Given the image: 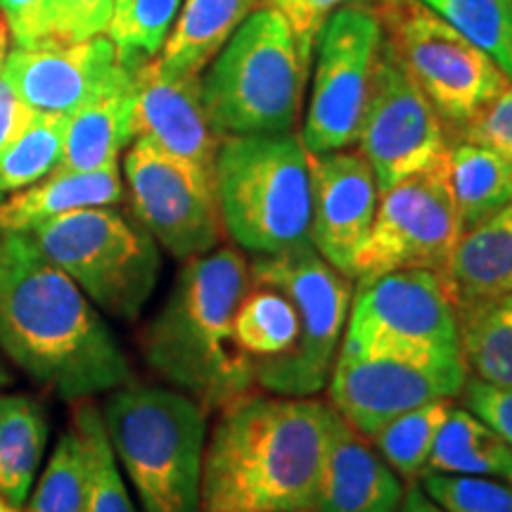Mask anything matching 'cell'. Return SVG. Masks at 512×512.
<instances>
[{
	"label": "cell",
	"mask_w": 512,
	"mask_h": 512,
	"mask_svg": "<svg viewBox=\"0 0 512 512\" xmlns=\"http://www.w3.org/2000/svg\"><path fill=\"white\" fill-rule=\"evenodd\" d=\"M131 86L133 79L69 114L60 169L93 171L119 164L121 150L133 143Z\"/></svg>",
	"instance_id": "cb8c5ba5"
},
{
	"label": "cell",
	"mask_w": 512,
	"mask_h": 512,
	"mask_svg": "<svg viewBox=\"0 0 512 512\" xmlns=\"http://www.w3.org/2000/svg\"><path fill=\"white\" fill-rule=\"evenodd\" d=\"M463 233L444 157L434 169L380 192L373 228L356 256L354 283L406 268L444 275Z\"/></svg>",
	"instance_id": "7c38bea8"
},
{
	"label": "cell",
	"mask_w": 512,
	"mask_h": 512,
	"mask_svg": "<svg viewBox=\"0 0 512 512\" xmlns=\"http://www.w3.org/2000/svg\"><path fill=\"white\" fill-rule=\"evenodd\" d=\"M446 174L465 230L512 202V162L489 147L451 140Z\"/></svg>",
	"instance_id": "d4e9b609"
},
{
	"label": "cell",
	"mask_w": 512,
	"mask_h": 512,
	"mask_svg": "<svg viewBox=\"0 0 512 512\" xmlns=\"http://www.w3.org/2000/svg\"><path fill=\"white\" fill-rule=\"evenodd\" d=\"M133 140L143 138L169 155L214 171L221 136L211 126L202 98V76H178L155 60L133 74Z\"/></svg>",
	"instance_id": "ac0fdd59"
},
{
	"label": "cell",
	"mask_w": 512,
	"mask_h": 512,
	"mask_svg": "<svg viewBox=\"0 0 512 512\" xmlns=\"http://www.w3.org/2000/svg\"><path fill=\"white\" fill-rule=\"evenodd\" d=\"M510 484H512V482H510Z\"/></svg>",
	"instance_id": "681fc988"
},
{
	"label": "cell",
	"mask_w": 512,
	"mask_h": 512,
	"mask_svg": "<svg viewBox=\"0 0 512 512\" xmlns=\"http://www.w3.org/2000/svg\"><path fill=\"white\" fill-rule=\"evenodd\" d=\"M311 55L273 8L254 10L228 38L202 79V98L219 136L290 133L302 110Z\"/></svg>",
	"instance_id": "8992f818"
},
{
	"label": "cell",
	"mask_w": 512,
	"mask_h": 512,
	"mask_svg": "<svg viewBox=\"0 0 512 512\" xmlns=\"http://www.w3.org/2000/svg\"><path fill=\"white\" fill-rule=\"evenodd\" d=\"M100 413L143 512H202L209 413L200 403L133 380L107 394Z\"/></svg>",
	"instance_id": "277c9868"
},
{
	"label": "cell",
	"mask_w": 512,
	"mask_h": 512,
	"mask_svg": "<svg viewBox=\"0 0 512 512\" xmlns=\"http://www.w3.org/2000/svg\"><path fill=\"white\" fill-rule=\"evenodd\" d=\"M3 60H5V57H3ZM3 60H0V72H3Z\"/></svg>",
	"instance_id": "c3c4849f"
},
{
	"label": "cell",
	"mask_w": 512,
	"mask_h": 512,
	"mask_svg": "<svg viewBox=\"0 0 512 512\" xmlns=\"http://www.w3.org/2000/svg\"><path fill=\"white\" fill-rule=\"evenodd\" d=\"M64 124L67 117L60 114H34L0 155V188L10 195L55 174L64 155Z\"/></svg>",
	"instance_id": "4dcf8cb0"
},
{
	"label": "cell",
	"mask_w": 512,
	"mask_h": 512,
	"mask_svg": "<svg viewBox=\"0 0 512 512\" xmlns=\"http://www.w3.org/2000/svg\"><path fill=\"white\" fill-rule=\"evenodd\" d=\"M309 242L337 271L354 280L356 256L373 228L380 188L361 152L332 150L313 155Z\"/></svg>",
	"instance_id": "e0dca14e"
},
{
	"label": "cell",
	"mask_w": 512,
	"mask_h": 512,
	"mask_svg": "<svg viewBox=\"0 0 512 512\" xmlns=\"http://www.w3.org/2000/svg\"><path fill=\"white\" fill-rule=\"evenodd\" d=\"M444 280L456 306L512 292V202L465 230Z\"/></svg>",
	"instance_id": "44dd1931"
},
{
	"label": "cell",
	"mask_w": 512,
	"mask_h": 512,
	"mask_svg": "<svg viewBox=\"0 0 512 512\" xmlns=\"http://www.w3.org/2000/svg\"><path fill=\"white\" fill-rule=\"evenodd\" d=\"M3 79L31 112L69 117L100 95L126 86L133 69L119 62L105 34L83 41L41 38L5 53Z\"/></svg>",
	"instance_id": "9a60e30c"
},
{
	"label": "cell",
	"mask_w": 512,
	"mask_h": 512,
	"mask_svg": "<svg viewBox=\"0 0 512 512\" xmlns=\"http://www.w3.org/2000/svg\"><path fill=\"white\" fill-rule=\"evenodd\" d=\"M0 12L15 46H31L48 38V0H0Z\"/></svg>",
	"instance_id": "ab89813d"
},
{
	"label": "cell",
	"mask_w": 512,
	"mask_h": 512,
	"mask_svg": "<svg viewBox=\"0 0 512 512\" xmlns=\"http://www.w3.org/2000/svg\"><path fill=\"white\" fill-rule=\"evenodd\" d=\"M8 46H10V29H8V22H5L3 12H0V60H3L5 53H8Z\"/></svg>",
	"instance_id": "7bdbcfd3"
},
{
	"label": "cell",
	"mask_w": 512,
	"mask_h": 512,
	"mask_svg": "<svg viewBox=\"0 0 512 512\" xmlns=\"http://www.w3.org/2000/svg\"><path fill=\"white\" fill-rule=\"evenodd\" d=\"M384 41L446 128L460 131L503 91L510 76L420 0H377Z\"/></svg>",
	"instance_id": "30bf717a"
},
{
	"label": "cell",
	"mask_w": 512,
	"mask_h": 512,
	"mask_svg": "<svg viewBox=\"0 0 512 512\" xmlns=\"http://www.w3.org/2000/svg\"><path fill=\"white\" fill-rule=\"evenodd\" d=\"M114 0H48V38L83 41L105 34Z\"/></svg>",
	"instance_id": "d590c367"
},
{
	"label": "cell",
	"mask_w": 512,
	"mask_h": 512,
	"mask_svg": "<svg viewBox=\"0 0 512 512\" xmlns=\"http://www.w3.org/2000/svg\"><path fill=\"white\" fill-rule=\"evenodd\" d=\"M368 3L370 0H268V8H273L290 24L299 46L306 55L313 57V46H316L320 29L337 10Z\"/></svg>",
	"instance_id": "74e56055"
},
{
	"label": "cell",
	"mask_w": 512,
	"mask_h": 512,
	"mask_svg": "<svg viewBox=\"0 0 512 512\" xmlns=\"http://www.w3.org/2000/svg\"><path fill=\"white\" fill-rule=\"evenodd\" d=\"M5 197H8V192H5L3 188H0V202H3V200H5Z\"/></svg>",
	"instance_id": "bcb514c9"
},
{
	"label": "cell",
	"mask_w": 512,
	"mask_h": 512,
	"mask_svg": "<svg viewBox=\"0 0 512 512\" xmlns=\"http://www.w3.org/2000/svg\"><path fill=\"white\" fill-rule=\"evenodd\" d=\"M382 38L380 19L368 5L337 10L320 29L313 46L316 69L302 131L306 150L313 155L356 145Z\"/></svg>",
	"instance_id": "4fadbf2b"
},
{
	"label": "cell",
	"mask_w": 512,
	"mask_h": 512,
	"mask_svg": "<svg viewBox=\"0 0 512 512\" xmlns=\"http://www.w3.org/2000/svg\"><path fill=\"white\" fill-rule=\"evenodd\" d=\"M420 486L448 512H512V484L496 477L427 472Z\"/></svg>",
	"instance_id": "e575fe53"
},
{
	"label": "cell",
	"mask_w": 512,
	"mask_h": 512,
	"mask_svg": "<svg viewBox=\"0 0 512 512\" xmlns=\"http://www.w3.org/2000/svg\"><path fill=\"white\" fill-rule=\"evenodd\" d=\"M453 403L456 399L422 403L387 422L380 432L370 437V444L384 458V463L406 484L420 482V477L427 472L434 444Z\"/></svg>",
	"instance_id": "f1b7e54d"
},
{
	"label": "cell",
	"mask_w": 512,
	"mask_h": 512,
	"mask_svg": "<svg viewBox=\"0 0 512 512\" xmlns=\"http://www.w3.org/2000/svg\"><path fill=\"white\" fill-rule=\"evenodd\" d=\"M252 287L240 247L219 245L183 261L162 309L145 325L147 368L207 413L254 392V363L235 342V313Z\"/></svg>",
	"instance_id": "3957f363"
},
{
	"label": "cell",
	"mask_w": 512,
	"mask_h": 512,
	"mask_svg": "<svg viewBox=\"0 0 512 512\" xmlns=\"http://www.w3.org/2000/svg\"><path fill=\"white\" fill-rule=\"evenodd\" d=\"M396 512H448L441 508L439 503H434L430 496L425 494L420 482L406 484V491H403V501Z\"/></svg>",
	"instance_id": "b9f144b4"
},
{
	"label": "cell",
	"mask_w": 512,
	"mask_h": 512,
	"mask_svg": "<svg viewBox=\"0 0 512 512\" xmlns=\"http://www.w3.org/2000/svg\"><path fill=\"white\" fill-rule=\"evenodd\" d=\"M512 79V0H420Z\"/></svg>",
	"instance_id": "d6a6232c"
},
{
	"label": "cell",
	"mask_w": 512,
	"mask_h": 512,
	"mask_svg": "<svg viewBox=\"0 0 512 512\" xmlns=\"http://www.w3.org/2000/svg\"><path fill=\"white\" fill-rule=\"evenodd\" d=\"M465 377V368H434L339 349L328 377L330 406L370 439L387 422L422 403L458 399Z\"/></svg>",
	"instance_id": "2e32d148"
},
{
	"label": "cell",
	"mask_w": 512,
	"mask_h": 512,
	"mask_svg": "<svg viewBox=\"0 0 512 512\" xmlns=\"http://www.w3.org/2000/svg\"><path fill=\"white\" fill-rule=\"evenodd\" d=\"M27 235L105 316L136 320L157 290L162 273L157 240L117 209L69 211Z\"/></svg>",
	"instance_id": "52a82bcc"
},
{
	"label": "cell",
	"mask_w": 512,
	"mask_h": 512,
	"mask_svg": "<svg viewBox=\"0 0 512 512\" xmlns=\"http://www.w3.org/2000/svg\"><path fill=\"white\" fill-rule=\"evenodd\" d=\"M427 472L512 482V446L505 444L475 413L453 403L434 444Z\"/></svg>",
	"instance_id": "484cf974"
},
{
	"label": "cell",
	"mask_w": 512,
	"mask_h": 512,
	"mask_svg": "<svg viewBox=\"0 0 512 512\" xmlns=\"http://www.w3.org/2000/svg\"><path fill=\"white\" fill-rule=\"evenodd\" d=\"M216 413L202 512H313L335 408L313 396L249 392Z\"/></svg>",
	"instance_id": "7a4b0ae2"
},
{
	"label": "cell",
	"mask_w": 512,
	"mask_h": 512,
	"mask_svg": "<svg viewBox=\"0 0 512 512\" xmlns=\"http://www.w3.org/2000/svg\"><path fill=\"white\" fill-rule=\"evenodd\" d=\"M72 425L81 434L88 463L86 512H136L126 479L107 439L105 422L98 406L79 401Z\"/></svg>",
	"instance_id": "1f68e13d"
},
{
	"label": "cell",
	"mask_w": 512,
	"mask_h": 512,
	"mask_svg": "<svg viewBox=\"0 0 512 512\" xmlns=\"http://www.w3.org/2000/svg\"><path fill=\"white\" fill-rule=\"evenodd\" d=\"M235 313V342L254 366L283 358L299 337L294 304L278 287L252 283Z\"/></svg>",
	"instance_id": "83f0119b"
},
{
	"label": "cell",
	"mask_w": 512,
	"mask_h": 512,
	"mask_svg": "<svg viewBox=\"0 0 512 512\" xmlns=\"http://www.w3.org/2000/svg\"><path fill=\"white\" fill-rule=\"evenodd\" d=\"M406 482L335 411L313 512H396Z\"/></svg>",
	"instance_id": "d6986e66"
},
{
	"label": "cell",
	"mask_w": 512,
	"mask_h": 512,
	"mask_svg": "<svg viewBox=\"0 0 512 512\" xmlns=\"http://www.w3.org/2000/svg\"><path fill=\"white\" fill-rule=\"evenodd\" d=\"M0 356L62 401L133 382L107 320L27 233L0 235Z\"/></svg>",
	"instance_id": "6da1fadb"
},
{
	"label": "cell",
	"mask_w": 512,
	"mask_h": 512,
	"mask_svg": "<svg viewBox=\"0 0 512 512\" xmlns=\"http://www.w3.org/2000/svg\"><path fill=\"white\" fill-rule=\"evenodd\" d=\"M252 283L278 287L299 316L297 344L283 358L254 366L256 387L268 394L316 396L328 384L344 328L354 283L309 245L273 256H252Z\"/></svg>",
	"instance_id": "9c48e42d"
},
{
	"label": "cell",
	"mask_w": 512,
	"mask_h": 512,
	"mask_svg": "<svg viewBox=\"0 0 512 512\" xmlns=\"http://www.w3.org/2000/svg\"><path fill=\"white\" fill-rule=\"evenodd\" d=\"M124 200V176L119 164L93 171L57 169L29 188L10 192L0 202V235L29 233L41 223L69 211L114 207Z\"/></svg>",
	"instance_id": "ffe728a7"
},
{
	"label": "cell",
	"mask_w": 512,
	"mask_h": 512,
	"mask_svg": "<svg viewBox=\"0 0 512 512\" xmlns=\"http://www.w3.org/2000/svg\"><path fill=\"white\" fill-rule=\"evenodd\" d=\"M339 349L434 368H465L458 306L444 275L406 268L356 280Z\"/></svg>",
	"instance_id": "ba28073f"
},
{
	"label": "cell",
	"mask_w": 512,
	"mask_h": 512,
	"mask_svg": "<svg viewBox=\"0 0 512 512\" xmlns=\"http://www.w3.org/2000/svg\"><path fill=\"white\" fill-rule=\"evenodd\" d=\"M458 328L467 375L512 387V292L458 306Z\"/></svg>",
	"instance_id": "4316f807"
},
{
	"label": "cell",
	"mask_w": 512,
	"mask_h": 512,
	"mask_svg": "<svg viewBox=\"0 0 512 512\" xmlns=\"http://www.w3.org/2000/svg\"><path fill=\"white\" fill-rule=\"evenodd\" d=\"M458 138L489 147L512 162V79L475 119L460 128Z\"/></svg>",
	"instance_id": "8d00e7d4"
},
{
	"label": "cell",
	"mask_w": 512,
	"mask_h": 512,
	"mask_svg": "<svg viewBox=\"0 0 512 512\" xmlns=\"http://www.w3.org/2000/svg\"><path fill=\"white\" fill-rule=\"evenodd\" d=\"M3 512H19V508H12V505H5Z\"/></svg>",
	"instance_id": "f6af8a7d"
},
{
	"label": "cell",
	"mask_w": 512,
	"mask_h": 512,
	"mask_svg": "<svg viewBox=\"0 0 512 512\" xmlns=\"http://www.w3.org/2000/svg\"><path fill=\"white\" fill-rule=\"evenodd\" d=\"M124 181L133 219L174 259L188 261L221 245L214 171L136 138L124 157Z\"/></svg>",
	"instance_id": "8fae6325"
},
{
	"label": "cell",
	"mask_w": 512,
	"mask_h": 512,
	"mask_svg": "<svg viewBox=\"0 0 512 512\" xmlns=\"http://www.w3.org/2000/svg\"><path fill=\"white\" fill-rule=\"evenodd\" d=\"M5 505H8V503H5V501H3V498H0V512H3V508H5Z\"/></svg>",
	"instance_id": "7dc6e473"
},
{
	"label": "cell",
	"mask_w": 512,
	"mask_h": 512,
	"mask_svg": "<svg viewBox=\"0 0 512 512\" xmlns=\"http://www.w3.org/2000/svg\"><path fill=\"white\" fill-rule=\"evenodd\" d=\"M88 463L81 434L72 425L64 430L50 453L46 470L29 494L27 512H86Z\"/></svg>",
	"instance_id": "836d02e7"
},
{
	"label": "cell",
	"mask_w": 512,
	"mask_h": 512,
	"mask_svg": "<svg viewBox=\"0 0 512 512\" xmlns=\"http://www.w3.org/2000/svg\"><path fill=\"white\" fill-rule=\"evenodd\" d=\"M48 434L50 422L41 401L29 394L0 392V498L12 508L29 501Z\"/></svg>",
	"instance_id": "603a6c76"
},
{
	"label": "cell",
	"mask_w": 512,
	"mask_h": 512,
	"mask_svg": "<svg viewBox=\"0 0 512 512\" xmlns=\"http://www.w3.org/2000/svg\"><path fill=\"white\" fill-rule=\"evenodd\" d=\"M448 143L444 121L382 38L356 140L358 152L373 166L377 188L384 192L403 178L434 169L444 162Z\"/></svg>",
	"instance_id": "5bb4252c"
},
{
	"label": "cell",
	"mask_w": 512,
	"mask_h": 512,
	"mask_svg": "<svg viewBox=\"0 0 512 512\" xmlns=\"http://www.w3.org/2000/svg\"><path fill=\"white\" fill-rule=\"evenodd\" d=\"M183 0H114L105 36L117 50L119 62L136 72L162 53L174 29Z\"/></svg>",
	"instance_id": "f546056e"
},
{
	"label": "cell",
	"mask_w": 512,
	"mask_h": 512,
	"mask_svg": "<svg viewBox=\"0 0 512 512\" xmlns=\"http://www.w3.org/2000/svg\"><path fill=\"white\" fill-rule=\"evenodd\" d=\"M10 382H12V375H10V370L5 368L3 358H0V389H3V387H8Z\"/></svg>",
	"instance_id": "ee69618b"
},
{
	"label": "cell",
	"mask_w": 512,
	"mask_h": 512,
	"mask_svg": "<svg viewBox=\"0 0 512 512\" xmlns=\"http://www.w3.org/2000/svg\"><path fill=\"white\" fill-rule=\"evenodd\" d=\"M259 5L261 0H183L157 57L162 69L178 76H202L204 67Z\"/></svg>",
	"instance_id": "7402d4cb"
},
{
	"label": "cell",
	"mask_w": 512,
	"mask_h": 512,
	"mask_svg": "<svg viewBox=\"0 0 512 512\" xmlns=\"http://www.w3.org/2000/svg\"><path fill=\"white\" fill-rule=\"evenodd\" d=\"M36 112H31L22 100L17 98L15 91L10 88V83L3 79L0 72V155L12 145L19 133L24 131V126L29 124L31 117Z\"/></svg>",
	"instance_id": "60d3db41"
},
{
	"label": "cell",
	"mask_w": 512,
	"mask_h": 512,
	"mask_svg": "<svg viewBox=\"0 0 512 512\" xmlns=\"http://www.w3.org/2000/svg\"><path fill=\"white\" fill-rule=\"evenodd\" d=\"M458 399L460 406L475 413L505 444L512 446V387H498L467 375Z\"/></svg>",
	"instance_id": "f35d334b"
},
{
	"label": "cell",
	"mask_w": 512,
	"mask_h": 512,
	"mask_svg": "<svg viewBox=\"0 0 512 512\" xmlns=\"http://www.w3.org/2000/svg\"><path fill=\"white\" fill-rule=\"evenodd\" d=\"M223 230L252 256L309 245L311 166L297 133L223 136L214 162Z\"/></svg>",
	"instance_id": "5b68a950"
}]
</instances>
